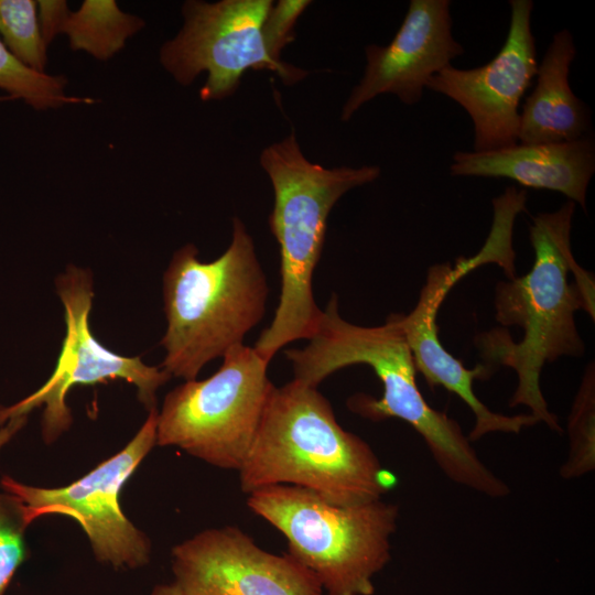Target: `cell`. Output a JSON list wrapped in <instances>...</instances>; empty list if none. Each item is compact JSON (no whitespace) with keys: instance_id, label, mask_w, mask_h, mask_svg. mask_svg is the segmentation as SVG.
Segmentation results:
<instances>
[{"instance_id":"obj_1","label":"cell","mask_w":595,"mask_h":595,"mask_svg":"<svg viewBox=\"0 0 595 595\" xmlns=\"http://www.w3.org/2000/svg\"><path fill=\"white\" fill-rule=\"evenodd\" d=\"M574 212L575 203L567 201L555 212L536 215L529 226L534 251L531 270L496 285L495 318L504 326L520 327V342L501 328L480 333L475 339L485 365L516 371L518 383L509 405L528 407L539 422L558 433L562 429L542 394L541 371L562 356L584 354L575 312L583 310L592 320L595 316L594 277L572 252Z\"/></svg>"},{"instance_id":"obj_2","label":"cell","mask_w":595,"mask_h":595,"mask_svg":"<svg viewBox=\"0 0 595 595\" xmlns=\"http://www.w3.org/2000/svg\"><path fill=\"white\" fill-rule=\"evenodd\" d=\"M337 296L329 299L315 335L302 348L284 351L295 380L317 388L333 372L365 364L382 383L379 399L353 394L347 408L365 419L396 418L409 423L425 441L433 458L453 482L490 497H504L509 487L479 459L459 424L433 409L416 383V369L400 313L379 326H359L338 313Z\"/></svg>"},{"instance_id":"obj_3","label":"cell","mask_w":595,"mask_h":595,"mask_svg":"<svg viewBox=\"0 0 595 595\" xmlns=\"http://www.w3.org/2000/svg\"><path fill=\"white\" fill-rule=\"evenodd\" d=\"M238 473L247 495L291 485L337 506L379 500L396 482L370 445L339 425L317 388L295 379L271 388Z\"/></svg>"},{"instance_id":"obj_4","label":"cell","mask_w":595,"mask_h":595,"mask_svg":"<svg viewBox=\"0 0 595 595\" xmlns=\"http://www.w3.org/2000/svg\"><path fill=\"white\" fill-rule=\"evenodd\" d=\"M260 163L274 191L269 225L280 247L281 291L273 320L253 348L270 363L285 345L315 335L323 311L315 302L312 281L328 214L346 192L378 178L380 169H326L312 163L301 152L293 131L266 148Z\"/></svg>"},{"instance_id":"obj_5","label":"cell","mask_w":595,"mask_h":595,"mask_svg":"<svg viewBox=\"0 0 595 595\" xmlns=\"http://www.w3.org/2000/svg\"><path fill=\"white\" fill-rule=\"evenodd\" d=\"M187 244L176 250L163 274L166 329L161 368L171 377L196 379L209 361L244 344L266 314L268 283L245 224L232 218L227 250L202 261Z\"/></svg>"},{"instance_id":"obj_6","label":"cell","mask_w":595,"mask_h":595,"mask_svg":"<svg viewBox=\"0 0 595 595\" xmlns=\"http://www.w3.org/2000/svg\"><path fill=\"white\" fill-rule=\"evenodd\" d=\"M247 506L284 536L288 553L327 595L375 593L372 578L391 558L396 504L337 506L302 487L273 485L248 494Z\"/></svg>"},{"instance_id":"obj_7","label":"cell","mask_w":595,"mask_h":595,"mask_svg":"<svg viewBox=\"0 0 595 595\" xmlns=\"http://www.w3.org/2000/svg\"><path fill=\"white\" fill-rule=\"evenodd\" d=\"M269 363L245 344L230 348L210 377L172 389L158 411L156 445L176 446L205 463L239 470L273 383Z\"/></svg>"},{"instance_id":"obj_8","label":"cell","mask_w":595,"mask_h":595,"mask_svg":"<svg viewBox=\"0 0 595 595\" xmlns=\"http://www.w3.org/2000/svg\"><path fill=\"white\" fill-rule=\"evenodd\" d=\"M55 288L65 321V336L56 365L48 379L33 393L11 405L0 407V426L44 407L42 437L45 443H53L73 422L66 402L71 389L112 379L133 385L143 407L149 411L156 409V392L171 376L161 367L144 364L140 357L112 351L94 336L89 326L94 299L91 271L69 264L56 278Z\"/></svg>"},{"instance_id":"obj_9","label":"cell","mask_w":595,"mask_h":595,"mask_svg":"<svg viewBox=\"0 0 595 595\" xmlns=\"http://www.w3.org/2000/svg\"><path fill=\"white\" fill-rule=\"evenodd\" d=\"M156 420L158 410L149 411L137 434L121 451L67 486L35 487L3 476L1 487L19 505L26 526L45 515L72 517L87 534L98 561L115 567L143 566L149 563L151 543L123 515L120 493L156 445Z\"/></svg>"},{"instance_id":"obj_10","label":"cell","mask_w":595,"mask_h":595,"mask_svg":"<svg viewBox=\"0 0 595 595\" xmlns=\"http://www.w3.org/2000/svg\"><path fill=\"white\" fill-rule=\"evenodd\" d=\"M272 4L270 0L185 2L183 29L161 48L163 66L182 85L207 72L199 91L204 101L235 93L248 69L272 71L286 85L299 82L306 72L275 61L267 48L263 23Z\"/></svg>"},{"instance_id":"obj_11","label":"cell","mask_w":595,"mask_h":595,"mask_svg":"<svg viewBox=\"0 0 595 595\" xmlns=\"http://www.w3.org/2000/svg\"><path fill=\"white\" fill-rule=\"evenodd\" d=\"M505 44L487 64L461 69L453 65L433 75L426 88L442 94L469 115L474 151L518 143L520 101L536 76L538 62L531 30V0H511Z\"/></svg>"},{"instance_id":"obj_12","label":"cell","mask_w":595,"mask_h":595,"mask_svg":"<svg viewBox=\"0 0 595 595\" xmlns=\"http://www.w3.org/2000/svg\"><path fill=\"white\" fill-rule=\"evenodd\" d=\"M184 595H323L316 576L289 553L261 549L238 527L209 528L172 549Z\"/></svg>"},{"instance_id":"obj_13","label":"cell","mask_w":595,"mask_h":595,"mask_svg":"<svg viewBox=\"0 0 595 595\" xmlns=\"http://www.w3.org/2000/svg\"><path fill=\"white\" fill-rule=\"evenodd\" d=\"M450 9L448 0H411L391 42L365 48V74L343 107V121L382 94L396 95L405 105L421 100L429 79L464 53L452 33Z\"/></svg>"},{"instance_id":"obj_14","label":"cell","mask_w":595,"mask_h":595,"mask_svg":"<svg viewBox=\"0 0 595 595\" xmlns=\"http://www.w3.org/2000/svg\"><path fill=\"white\" fill-rule=\"evenodd\" d=\"M490 262L482 249L476 256L432 266L421 289L414 309L402 316V328L411 350L416 371L421 372L431 389L441 386L459 397L472 410L475 424L469 441H477L494 432L518 434L523 428L539 423L530 414L505 415L489 410L475 394V379H487L494 369L478 365L467 369L458 358L445 349L439 337L436 315L450 290L467 273Z\"/></svg>"},{"instance_id":"obj_15","label":"cell","mask_w":595,"mask_h":595,"mask_svg":"<svg viewBox=\"0 0 595 595\" xmlns=\"http://www.w3.org/2000/svg\"><path fill=\"white\" fill-rule=\"evenodd\" d=\"M594 172L595 142L589 134L570 142L458 151L450 165L453 176L506 177L524 187L560 192L584 210Z\"/></svg>"},{"instance_id":"obj_16","label":"cell","mask_w":595,"mask_h":595,"mask_svg":"<svg viewBox=\"0 0 595 595\" xmlns=\"http://www.w3.org/2000/svg\"><path fill=\"white\" fill-rule=\"evenodd\" d=\"M575 54L570 31L556 32L538 64L536 87L520 112V143L570 142L588 134L589 111L569 84L570 66Z\"/></svg>"},{"instance_id":"obj_17","label":"cell","mask_w":595,"mask_h":595,"mask_svg":"<svg viewBox=\"0 0 595 595\" xmlns=\"http://www.w3.org/2000/svg\"><path fill=\"white\" fill-rule=\"evenodd\" d=\"M39 21L46 45L57 33H66L73 50H83L107 60L143 26L139 18L122 12L112 0H86L78 11L65 1H39Z\"/></svg>"},{"instance_id":"obj_18","label":"cell","mask_w":595,"mask_h":595,"mask_svg":"<svg viewBox=\"0 0 595 595\" xmlns=\"http://www.w3.org/2000/svg\"><path fill=\"white\" fill-rule=\"evenodd\" d=\"M63 76H52L36 72L20 62L0 39V88L10 96L21 98L36 110L61 107L65 104L93 102L66 96Z\"/></svg>"},{"instance_id":"obj_19","label":"cell","mask_w":595,"mask_h":595,"mask_svg":"<svg viewBox=\"0 0 595 595\" xmlns=\"http://www.w3.org/2000/svg\"><path fill=\"white\" fill-rule=\"evenodd\" d=\"M33 0H0V39L28 67L44 73L46 43Z\"/></svg>"},{"instance_id":"obj_20","label":"cell","mask_w":595,"mask_h":595,"mask_svg":"<svg viewBox=\"0 0 595 595\" xmlns=\"http://www.w3.org/2000/svg\"><path fill=\"white\" fill-rule=\"evenodd\" d=\"M570 454L561 476L575 478L595 468V372L589 364L584 372L569 418Z\"/></svg>"},{"instance_id":"obj_21","label":"cell","mask_w":595,"mask_h":595,"mask_svg":"<svg viewBox=\"0 0 595 595\" xmlns=\"http://www.w3.org/2000/svg\"><path fill=\"white\" fill-rule=\"evenodd\" d=\"M26 527L17 501L8 494L0 495V595L24 561Z\"/></svg>"},{"instance_id":"obj_22","label":"cell","mask_w":595,"mask_h":595,"mask_svg":"<svg viewBox=\"0 0 595 595\" xmlns=\"http://www.w3.org/2000/svg\"><path fill=\"white\" fill-rule=\"evenodd\" d=\"M310 3L307 0H281L271 6L263 23V37L275 61H281V51L293 40L295 22Z\"/></svg>"},{"instance_id":"obj_23","label":"cell","mask_w":595,"mask_h":595,"mask_svg":"<svg viewBox=\"0 0 595 595\" xmlns=\"http://www.w3.org/2000/svg\"><path fill=\"white\" fill-rule=\"evenodd\" d=\"M25 422L26 416H20L11 419L0 426V450L23 428Z\"/></svg>"},{"instance_id":"obj_24","label":"cell","mask_w":595,"mask_h":595,"mask_svg":"<svg viewBox=\"0 0 595 595\" xmlns=\"http://www.w3.org/2000/svg\"><path fill=\"white\" fill-rule=\"evenodd\" d=\"M150 595H184L178 586L173 582L172 584H163L155 586Z\"/></svg>"},{"instance_id":"obj_25","label":"cell","mask_w":595,"mask_h":595,"mask_svg":"<svg viewBox=\"0 0 595 595\" xmlns=\"http://www.w3.org/2000/svg\"><path fill=\"white\" fill-rule=\"evenodd\" d=\"M509 188H511V190H516V188H513V187H509ZM507 190H508V188H507ZM516 191H517V190H516ZM517 192H519V191H517ZM520 193H522V194L524 195V197H526V194H524V192L520 191Z\"/></svg>"}]
</instances>
